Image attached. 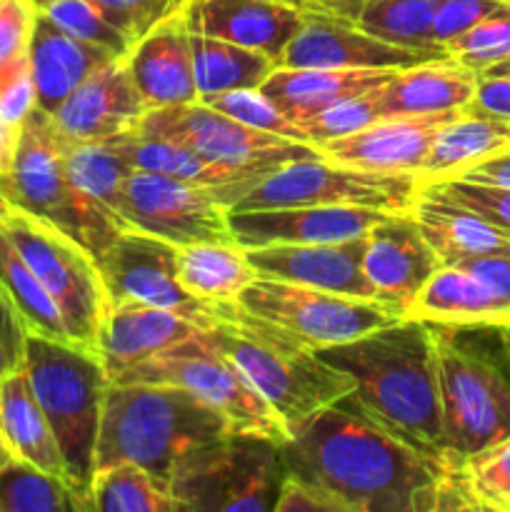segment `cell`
Wrapping results in <instances>:
<instances>
[{
	"mask_svg": "<svg viewBox=\"0 0 510 512\" xmlns=\"http://www.w3.org/2000/svg\"><path fill=\"white\" fill-rule=\"evenodd\" d=\"M280 460L333 512L468 510L458 458H430L345 403L295 425Z\"/></svg>",
	"mask_w": 510,
	"mask_h": 512,
	"instance_id": "6da1fadb",
	"label": "cell"
},
{
	"mask_svg": "<svg viewBox=\"0 0 510 512\" xmlns=\"http://www.w3.org/2000/svg\"><path fill=\"white\" fill-rule=\"evenodd\" d=\"M315 353L353 378V393L340 403L430 458H453L443 435L433 325L400 318Z\"/></svg>",
	"mask_w": 510,
	"mask_h": 512,
	"instance_id": "7a4b0ae2",
	"label": "cell"
},
{
	"mask_svg": "<svg viewBox=\"0 0 510 512\" xmlns=\"http://www.w3.org/2000/svg\"><path fill=\"white\" fill-rule=\"evenodd\" d=\"M235 433L223 413L175 385L110 383L103 400L95 470L135 463L170 485L180 460Z\"/></svg>",
	"mask_w": 510,
	"mask_h": 512,
	"instance_id": "3957f363",
	"label": "cell"
},
{
	"mask_svg": "<svg viewBox=\"0 0 510 512\" xmlns=\"http://www.w3.org/2000/svg\"><path fill=\"white\" fill-rule=\"evenodd\" d=\"M210 343L223 350L290 430L353 393L348 373L238 300H213Z\"/></svg>",
	"mask_w": 510,
	"mask_h": 512,
	"instance_id": "277c9868",
	"label": "cell"
},
{
	"mask_svg": "<svg viewBox=\"0 0 510 512\" xmlns=\"http://www.w3.org/2000/svg\"><path fill=\"white\" fill-rule=\"evenodd\" d=\"M25 375L65 460V480L90 512L103 400L110 373L93 350L28 335Z\"/></svg>",
	"mask_w": 510,
	"mask_h": 512,
	"instance_id": "5b68a950",
	"label": "cell"
},
{
	"mask_svg": "<svg viewBox=\"0 0 510 512\" xmlns=\"http://www.w3.org/2000/svg\"><path fill=\"white\" fill-rule=\"evenodd\" d=\"M5 180L15 208L68 233L95 258L103 255L123 230H130L70 183L63 138L45 110L33 108L20 125L13 165Z\"/></svg>",
	"mask_w": 510,
	"mask_h": 512,
	"instance_id": "8992f818",
	"label": "cell"
},
{
	"mask_svg": "<svg viewBox=\"0 0 510 512\" xmlns=\"http://www.w3.org/2000/svg\"><path fill=\"white\" fill-rule=\"evenodd\" d=\"M433 330L445 448L463 460L510 438V360L468 343L463 328Z\"/></svg>",
	"mask_w": 510,
	"mask_h": 512,
	"instance_id": "52a82bcc",
	"label": "cell"
},
{
	"mask_svg": "<svg viewBox=\"0 0 510 512\" xmlns=\"http://www.w3.org/2000/svg\"><path fill=\"white\" fill-rule=\"evenodd\" d=\"M283 475L280 443L230 433L185 455L170 493L180 512H273Z\"/></svg>",
	"mask_w": 510,
	"mask_h": 512,
	"instance_id": "ba28073f",
	"label": "cell"
},
{
	"mask_svg": "<svg viewBox=\"0 0 510 512\" xmlns=\"http://www.w3.org/2000/svg\"><path fill=\"white\" fill-rule=\"evenodd\" d=\"M420 185L413 173H378L315 155L290 160L265 173L238 203L233 213L303 205H355L380 213H413Z\"/></svg>",
	"mask_w": 510,
	"mask_h": 512,
	"instance_id": "9c48e42d",
	"label": "cell"
},
{
	"mask_svg": "<svg viewBox=\"0 0 510 512\" xmlns=\"http://www.w3.org/2000/svg\"><path fill=\"white\" fill-rule=\"evenodd\" d=\"M113 383L175 385L213 405L228 418L235 433L258 435L275 443L288 440V428L278 413L265 403L243 370L223 350L215 348L205 333L123 370L115 375Z\"/></svg>",
	"mask_w": 510,
	"mask_h": 512,
	"instance_id": "30bf717a",
	"label": "cell"
},
{
	"mask_svg": "<svg viewBox=\"0 0 510 512\" xmlns=\"http://www.w3.org/2000/svg\"><path fill=\"white\" fill-rule=\"evenodd\" d=\"M3 230L60 308L70 340L93 350L108 308L98 260L55 225L20 208H10Z\"/></svg>",
	"mask_w": 510,
	"mask_h": 512,
	"instance_id": "8fae6325",
	"label": "cell"
},
{
	"mask_svg": "<svg viewBox=\"0 0 510 512\" xmlns=\"http://www.w3.org/2000/svg\"><path fill=\"white\" fill-rule=\"evenodd\" d=\"M238 303L313 350L363 338L400 320L380 300L350 298L260 275L238 295Z\"/></svg>",
	"mask_w": 510,
	"mask_h": 512,
	"instance_id": "7c38bea8",
	"label": "cell"
},
{
	"mask_svg": "<svg viewBox=\"0 0 510 512\" xmlns=\"http://www.w3.org/2000/svg\"><path fill=\"white\" fill-rule=\"evenodd\" d=\"M135 130L143 135H153V138L188 145L203 158L233 165V168L273 170L290 160L320 155L318 145L250 128L200 100L148 110Z\"/></svg>",
	"mask_w": 510,
	"mask_h": 512,
	"instance_id": "4fadbf2b",
	"label": "cell"
},
{
	"mask_svg": "<svg viewBox=\"0 0 510 512\" xmlns=\"http://www.w3.org/2000/svg\"><path fill=\"white\" fill-rule=\"evenodd\" d=\"M228 205L208 188L135 170L123 188L120 218L130 230L155 235L175 248L193 243H235Z\"/></svg>",
	"mask_w": 510,
	"mask_h": 512,
	"instance_id": "5bb4252c",
	"label": "cell"
},
{
	"mask_svg": "<svg viewBox=\"0 0 510 512\" xmlns=\"http://www.w3.org/2000/svg\"><path fill=\"white\" fill-rule=\"evenodd\" d=\"M95 260L108 293V303L133 300V303L158 305V308L195 315L213 325V300L193 298L180 283L178 248L173 243H165L140 230H123Z\"/></svg>",
	"mask_w": 510,
	"mask_h": 512,
	"instance_id": "9a60e30c",
	"label": "cell"
},
{
	"mask_svg": "<svg viewBox=\"0 0 510 512\" xmlns=\"http://www.w3.org/2000/svg\"><path fill=\"white\" fill-rule=\"evenodd\" d=\"M443 268V260L425 240L413 213H388L365 235L363 270L375 298L390 305L400 318Z\"/></svg>",
	"mask_w": 510,
	"mask_h": 512,
	"instance_id": "2e32d148",
	"label": "cell"
},
{
	"mask_svg": "<svg viewBox=\"0 0 510 512\" xmlns=\"http://www.w3.org/2000/svg\"><path fill=\"white\" fill-rule=\"evenodd\" d=\"M443 55L420 53L383 43L353 20L325 13H305L303 25L285 48L278 68H340V70H403Z\"/></svg>",
	"mask_w": 510,
	"mask_h": 512,
	"instance_id": "e0dca14e",
	"label": "cell"
},
{
	"mask_svg": "<svg viewBox=\"0 0 510 512\" xmlns=\"http://www.w3.org/2000/svg\"><path fill=\"white\" fill-rule=\"evenodd\" d=\"M210 328L208 320L148 303H108L98 330L95 355L110 378L155 358Z\"/></svg>",
	"mask_w": 510,
	"mask_h": 512,
	"instance_id": "ac0fdd59",
	"label": "cell"
},
{
	"mask_svg": "<svg viewBox=\"0 0 510 512\" xmlns=\"http://www.w3.org/2000/svg\"><path fill=\"white\" fill-rule=\"evenodd\" d=\"M383 215L388 213L355 205H303L248 213L228 210V223L235 243L248 250L265 245L340 243L363 238Z\"/></svg>",
	"mask_w": 510,
	"mask_h": 512,
	"instance_id": "d6986e66",
	"label": "cell"
},
{
	"mask_svg": "<svg viewBox=\"0 0 510 512\" xmlns=\"http://www.w3.org/2000/svg\"><path fill=\"white\" fill-rule=\"evenodd\" d=\"M145 113L148 105L135 88L128 63L115 58L83 80L50 118L65 138L103 140L135 130Z\"/></svg>",
	"mask_w": 510,
	"mask_h": 512,
	"instance_id": "ffe728a7",
	"label": "cell"
},
{
	"mask_svg": "<svg viewBox=\"0 0 510 512\" xmlns=\"http://www.w3.org/2000/svg\"><path fill=\"white\" fill-rule=\"evenodd\" d=\"M365 235L340 243L265 245V248H248L245 255L260 278L308 285L350 298L378 300L363 270Z\"/></svg>",
	"mask_w": 510,
	"mask_h": 512,
	"instance_id": "44dd1931",
	"label": "cell"
},
{
	"mask_svg": "<svg viewBox=\"0 0 510 512\" xmlns=\"http://www.w3.org/2000/svg\"><path fill=\"white\" fill-rule=\"evenodd\" d=\"M183 20L190 33L260 50L280 65L305 10L278 0H188Z\"/></svg>",
	"mask_w": 510,
	"mask_h": 512,
	"instance_id": "7402d4cb",
	"label": "cell"
},
{
	"mask_svg": "<svg viewBox=\"0 0 510 512\" xmlns=\"http://www.w3.org/2000/svg\"><path fill=\"white\" fill-rule=\"evenodd\" d=\"M455 113H460V110L383 118L353 135L318 143V150L323 158L335 160V163L378 170V173L418 175L430 143Z\"/></svg>",
	"mask_w": 510,
	"mask_h": 512,
	"instance_id": "603a6c76",
	"label": "cell"
},
{
	"mask_svg": "<svg viewBox=\"0 0 510 512\" xmlns=\"http://www.w3.org/2000/svg\"><path fill=\"white\" fill-rule=\"evenodd\" d=\"M125 63L148 110L200 100L198 85H195L190 30L183 13L165 20L145 38H140L130 48Z\"/></svg>",
	"mask_w": 510,
	"mask_h": 512,
	"instance_id": "cb8c5ba5",
	"label": "cell"
},
{
	"mask_svg": "<svg viewBox=\"0 0 510 512\" xmlns=\"http://www.w3.org/2000/svg\"><path fill=\"white\" fill-rule=\"evenodd\" d=\"M28 58L35 85V108L53 115L83 80L115 60V55L65 33L43 10H38Z\"/></svg>",
	"mask_w": 510,
	"mask_h": 512,
	"instance_id": "d4e9b609",
	"label": "cell"
},
{
	"mask_svg": "<svg viewBox=\"0 0 510 512\" xmlns=\"http://www.w3.org/2000/svg\"><path fill=\"white\" fill-rule=\"evenodd\" d=\"M478 75L450 55L423 60L398 70L378 88V103L385 118L465 110L475 95Z\"/></svg>",
	"mask_w": 510,
	"mask_h": 512,
	"instance_id": "484cf974",
	"label": "cell"
},
{
	"mask_svg": "<svg viewBox=\"0 0 510 512\" xmlns=\"http://www.w3.org/2000/svg\"><path fill=\"white\" fill-rule=\"evenodd\" d=\"M125 143H128V155L135 170H148V173L213 190L228 208H233L265 173H270V170H248L215 163V160L190 150L188 145L153 138V135H143L138 130L125 133Z\"/></svg>",
	"mask_w": 510,
	"mask_h": 512,
	"instance_id": "4316f807",
	"label": "cell"
},
{
	"mask_svg": "<svg viewBox=\"0 0 510 512\" xmlns=\"http://www.w3.org/2000/svg\"><path fill=\"white\" fill-rule=\"evenodd\" d=\"M405 318L445 328H508L510 308L458 265H443L423 285Z\"/></svg>",
	"mask_w": 510,
	"mask_h": 512,
	"instance_id": "83f0119b",
	"label": "cell"
},
{
	"mask_svg": "<svg viewBox=\"0 0 510 512\" xmlns=\"http://www.w3.org/2000/svg\"><path fill=\"white\" fill-rule=\"evenodd\" d=\"M398 70H340V68H275L260 85L290 120L303 123L320 110L345 98H355L388 83Z\"/></svg>",
	"mask_w": 510,
	"mask_h": 512,
	"instance_id": "f1b7e54d",
	"label": "cell"
},
{
	"mask_svg": "<svg viewBox=\"0 0 510 512\" xmlns=\"http://www.w3.org/2000/svg\"><path fill=\"white\" fill-rule=\"evenodd\" d=\"M510 150V120L490 118L475 110L455 113L430 143L418 170L420 185L458 178L473 165Z\"/></svg>",
	"mask_w": 510,
	"mask_h": 512,
	"instance_id": "f546056e",
	"label": "cell"
},
{
	"mask_svg": "<svg viewBox=\"0 0 510 512\" xmlns=\"http://www.w3.org/2000/svg\"><path fill=\"white\" fill-rule=\"evenodd\" d=\"M413 218L443 265H458L480 255H510L508 233L433 193L420 190L413 205Z\"/></svg>",
	"mask_w": 510,
	"mask_h": 512,
	"instance_id": "4dcf8cb0",
	"label": "cell"
},
{
	"mask_svg": "<svg viewBox=\"0 0 510 512\" xmlns=\"http://www.w3.org/2000/svg\"><path fill=\"white\" fill-rule=\"evenodd\" d=\"M0 430L15 458L65 480V460L48 418L35 400L25 368L0 380ZM68 483V480H65Z\"/></svg>",
	"mask_w": 510,
	"mask_h": 512,
	"instance_id": "1f68e13d",
	"label": "cell"
},
{
	"mask_svg": "<svg viewBox=\"0 0 510 512\" xmlns=\"http://www.w3.org/2000/svg\"><path fill=\"white\" fill-rule=\"evenodd\" d=\"M60 138H63L65 173H68L70 183L80 193L88 195L93 203H98L105 213L123 223L120 200H123L125 180L135 173L125 133L103 140H70L65 135Z\"/></svg>",
	"mask_w": 510,
	"mask_h": 512,
	"instance_id": "d6a6232c",
	"label": "cell"
},
{
	"mask_svg": "<svg viewBox=\"0 0 510 512\" xmlns=\"http://www.w3.org/2000/svg\"><path fill=\"white\" fill-rule=\"evenodd\" d=\"M178 278L198 300H238L258 273L238 243H193L178 248Z\"/></svg>",
	"mask_w": 510,
	"mask_h": 512,
	"instance_id": "836d02e7",
	"label": "cell"
},
{
	"mask_svg": "<svg viewBox=\"0 0 510 512\" xmlns=\"http://www.w3.org/2000/svg\"><path fill=\"white\" fill-rule=\"evenodd\" d=\"M195 85L200 100L230 90H255L270 78L278 63L260 50L243 48L228 40L190 33Z\"/></svg>",
	"mask_w": 510,
	"mask_h": 512,
	"instance_id": "e575fe53",
	"label": "cell"
},
{
	"mask_svg": "<svg viewBox=\"0 0 510 512\" xmlns=\"http://www.w3.org/2000/svg\"><path fill=\"white\" fill-rule=\"evenodd\" d=\"M443 0H365L358 25L373 38L420 53L448 55L435 43L433 23Z\"/></svg>",
	"mask_w": 510,
	"mask_h": 512,
	"instance_id": "d590c367",
	"label": "cell"
},
{
	"mask_svg": "<svg viewBox=\"0 0 510 512\" xmlns=\"http://www.w3.org/2000/svg\"><path fill=\"white\" fill-rule=\"evenodd\" d=\"M180 512L170 485L135 463L95 470L90 512Z\"/></svg>",
	"mask_w": 510,
	"mask_h": 512,
	"instance_id": "8d00e7d4",
	"label": "cell"
},
{
	"mask_svg": "<svg viewBox=\"0 0 510 512\" xmlns=\"http://www.w3.org/2000/svg\"><path fill=\"white\" fill-rule=\"evenodd\" d=\"M0 283L13 298L18 313L23 315L30 335H43V338L60 340V343H73L68 328H65L63 315H60V308L50 298L38 275L25 263L23 255L18 253V248H15L13 240L8 238L3 228H0Z\"/></svg>",
	"mask_w": 510,
	"mask_h": 512,
	"instance_id": "74e56055",
	"label": "cell"
},
{
	"mask_svg": "<svg viewBox=\"0 0 510 512\" xmlns=\"http://www.w3.org/2000/svg\"><path fill=\"white\" fill-rule=\"evenodd\" d=\"M0 512H88L63 478L13 458L0 468Z\"/></svg>",
	"mask_w": 510,
	"mask_h": 512,
	"instance_id": "f35d334b",
	"label": "cell"
},
{
	"mask_svg": "<svg viewBox=\"0 0 510 512\" xmlns=\"http://www.w3.org/2000/svg\"><path fill=\"white\" fill-rule=\"evenodd\" d=\"M458 475L468 510L510 512V438L460 460Z\"/></svg>",
	"mask_w": 510,
	"mask_h": 512,
	"instance_id": "ab89813d",
	"label": "cell"
},
{
	"mask_svg": "<svg viewBox=\"0 0 510 512\" xmlns=\"http://www.w3.org/2000/svg\"><path fill=\"white\" fill-rule=\"evenodd\" d=\"M40 10L65 33L98 45V48L113 53L115 58H128L130 43L90 0H48L45 5H40Z\"/></svg>",
	"mask_w": 510,
	"mask_h": 512,
	"instance_id": "60d3db41",
	"label": "cell"
},
{
	"mask_svg": "<svg viewBox=\"0 0 510 512\" xmlns=\"http://www.w3.org/2000/svg\"><path fill=\"white\" fill-rule=\"evenodd\" d=\"M200 103L210 105V108L220 110V113L230 115V118H235L243 125H250V128L265 130V133L280 135V138L308 143L303 128H300L295 120H290L268 95L260 93V88L230 90V93L208 95V98H203Z\"/></svg>",
	"mask_w": 510,
	"mask_h": 512,
	"instance_id": "b9f144b4",
	"label": "cell"
},
{
	"mask_svg": "<svg viewBox=\"0 0 510 512\" xmlns=\"http://www.w3.org/2000/svg\"><path fill=\"white\" fill-rule=\"evenodd\" d=\"M445 53L475 73L495 68L510 60V8L490 15L460 38L445 45Z\"/></svg>",
	"mask_w": 510,
	"mask_h": 512,
	"instance_id": "7bdbcfd3",
	"label": "cell"
},
{
	"mask_svg": "<svg viewBox=\"0 0 510 512\" xmlns=\"http://www.w3.org/2000/svg\"><path fill=\"white\" fill-rule=\"evenodd\" d=\"M383 88V85H380ZM383 108L378 103V88L368 90L363 95H355V98H345L333 103L330 108L320 110L313 118L303 120L300 128H303L308 143L318 145L325 140H338L345 135H353L358 130L368 128V125L383 120Z\"/></svg>",
	"mask_w": 510,
	"mask_h": 512,
	"instance_id": "ee69618b",
	"label": "cell"
},
{
	"mask_svg": "<svg viewBox=\"0 0 510 512\" xmlns=\"http://www.w3.org/2000/svg\"><path fill=\"white\" fill-rule=\"evenodd\" d=\"M425 193H433L448 203L460 205L468 213L510 235V188L490 183H475L465 178H445L423 185Z\"/></svg>",
	"mask_w": 510,
	"mask_h": 512,
	"instance_id": "f6af8a7d",
	"label": "cell"
},
{
	"mask_svg": "<svg viewBox=\"0 0 510 512\" xmlns=\"http://www.w3.org/2000/svg\"><path fill=\"white\" fill-rule=\"evenodd\" d=\"M90 3L123 33L133 48L160 23L183 13L188 0H90Z\"/></svg>",
	"mask_w": 510,
	"mask_h": 512,
	"instance_id": "bcb514c9",
	"label": "cell"
},
{
	"mask_svg": "<svg viewBox=\"0 0 510 512\" xmlns=\"http://www.w3.org/2000/svg\"><path fill=\"white\" fill-rule=\"evenodd\" d=\"M38 10L35 0H0V75L28 58Z\"/></svg>",
	"mask_w": 510,
	"mask_h": 512,
	"instance_id": "7dc6e473",
	"label": "cell"
},
{
	"mask_svg": "<svg viewBox=\"0 0 510 512\" xmlns=\"http://www.w3.org/2000/svg\"><path fill=\"white\" fill-rule=\"evenodd\" d=\"M505 8H510L505 0H443L433 23L435 43L445 50L450 40L460 38L470 28Z\"/></svg>",
	"mask_w": 510,
	"mask_h": 512,
	"instance_id": "c3c4849f",
	"label": "cell"
},
{
	"mask_svg": "<svg viewBox=\"0 0 510 512\" xmlns=\"http://www.w3.org/2000/svg\"><path fill=\"white\" fill-rule=\"evenodd\" d=\"M33 108L35 85L33 73H30V58H25L0 75V118L20 133V125L33 113Z\"/></svg>",
	"mask_w": 510,
	"mask_h": 512,
	"instance_id": "681fc988",
	"label": "cell"
},
{
	"mask_svg": "<svg viewBox=\"0 0 510 512\" xmlns=\"http://www.w3.org/2000/svg\"><path fill=\"white\" fill-rule=\"evenodd\" d=\"M28 325L15 308L13 298L0 283V380L25 368V350H28Z\"/></svg>",
	"mask_w": 510,
	"mask_h": 512,
	"instance_id": "f907efd6",
	"label": "cell"
},
{
	"mask_svg": "<svg viewBox=\"0 0 510 512\" xmlns=\"http://www.w3.org/2000/svg\"><path fill=\"white\" fill-rule=\"evenodd\" d=\"M468 110L490 115V118L510 120V75L480 73Z\"/></svg>",
	"mask_w": 510,
	"mask_h": 512,
	"instance_id": "816d5d0a",
	"label": "cell"
},
{
	"mask_svg": "<svg viewBox=\"0 0 510 512\" xmlns=\"http://www.w3.org/2000/svg\"><path fill=\"white\" fill-rule=\"evenodd\" d=\"M458 268L468 270L470 275L480 280L488 290H493L500 300L510 308V255H480V258H470L458 263Z\"/></svg>",
	"mask_w": 510,
	"mask_h": 512,
	"instance_id": "f5cc1de1",
	"label": "cell"
},
{
	"mask_svg": "<svg viewBox=\"0 0 510 512\" xmlns=\"http://www.w3.org/2000/svg\"><path fill=\"white\" fill-rule=\"evenodd\" d=\"M273 512H333L330 505L315 493L313 488L303 485L300 480L283 475L278 500H275Z\"/></svg>",
	"mask_w": 510,
	"mask_h": 512,
	"instance_id": "db71d44e",
	"label": "cell"
},
{
	"mask_svg": "<svg viewBox=\"0 0 510 512\" xmlns=\"http://www.w3.org/2000/svg\"><path fill=\"white\" fill-rule=\"evenodd\" d=\"M458 178L475 180V183H490V185H503L510 188V150L503 155H495V158L483 160V163L473 165L470 170H465Z\"/></svg>",
	"mask_w": 510,
	"mask_h": 512,
	"instance_id": "11a10c76",
	"label": "cell"
},
{
	"mask_svg": "<svg viewBox=\"0 0 510 512\" xmlns=\"http://www.w3.org/2000/svg\"><path fill=\"white\" fill-rule=\"evenodd\" d=\"M363 5L365 0H313V10H310V13L335 15V18L353 20L355 23Z\"/></svg>",
	"mask_w": 510,
	"mask_h": 512,
	"instance_id": "9f6ffc18",
	"label": "cell"
},
{
	"mask_svg": "<svg viewBox=\"0 0 510 512\" xmlns=\"http://www.w3.org/2000/svg\"><path fill=\"white\" fill-rule=\"evenodd\" d=\"M18 130H13L10 125H5V120L0 118V175L10 173V165H13L15 145H18Z\"/></svg>",
	"mask_w": 510,
	"mask_h": 512,
	"instance_id": "6f0895ef",
	"label": "cell"
},
{
	"mask_svg": "<svg viewBox=\"0 0 510 512\" xmlns=\"http://www.w3.org/2000/svg\"><path fill=\"white\" fill-rule=\"evenodd\" d=\"M10 208H13V203H10L8 198V180H5V175H0V228H3Z\"/></svg>",
	"mask_w": 510,
	"mask_h": 512,
	"instance_id": "680465c9",
	"label": "cell"
},
{
	"mask_svg": "<svg viewBox=\"0 0 510 512\" xmlns=\"http://www.w3.org/2000/svg\"><path fill=\"white\" fill-rule=\"evenodd\" d=\"M13 458H15L13 448H10V443H8V440H5L3 430H0V468H3V465L8 463V460H13Z\"/></svg>",
	"mask_w": 510,
	"mask_h": 512,
	"instance_id": "91938a15",
	"label": "cell"
},
{
	"mask_svg": "<svg viewBox=\"0 0 510 512\" xmlns=\"http://www.w3.org/2000/svg\"><path fill=\"white\" fill-rule=\"evenodd\" d=\"M278 3L293 5V8L305 10V13H310V10H313V0H278Z\"/></svg>",
	"mask_w": 510,
	"mask_h": 512,
	"instance_id": "94428289",
	"label": "cell"
},
{
	"mask_svg": "<svg viewBox=\"0 0 510 512\" xmlns=\"http://www.w3.org/2000/svg\"><path fill=\"white\" fill-rule=\"evenodd\" d=\"M498 333H500V340H503L505 355H508V360H510V325L508 328H498Z\"/></svg>",
	"mask_w": 510,
	"mask_h": 512,
	"instance_id": "6125c7cd",
	"label": "cell"
},
{
	"mask_svg": "<svg viewBox=\"0 0 510 512\" xmlns=\"http://www.w3.org/2000/svg\"><path fill=\"white\" fill-rule=\"evenodd\" d=\"M485 73H503V75H510V60H505V63L495 65V68L485 70Z\"/></svg>",
	"mask_w": 510,
	"mask_h": 512,
	"instance_id": "be15d7a7",
	"label": "cell"
},
{
	"mask_svg": "<svg viewBox=\"0 0 510 512\" xmlns=\"http://www.w3.org/2000/svg\"><path fill=\"white\" fill-rule=\"evenodd\" d=\"M35 3H38V8H40V5H45V3H48V0H35Z\"/></svg>",
	"mask_w": 510,
	"mask_h": 512,
	"instance_id": "e7e4bbea",
	"label": "cell"
}]
</instances>
